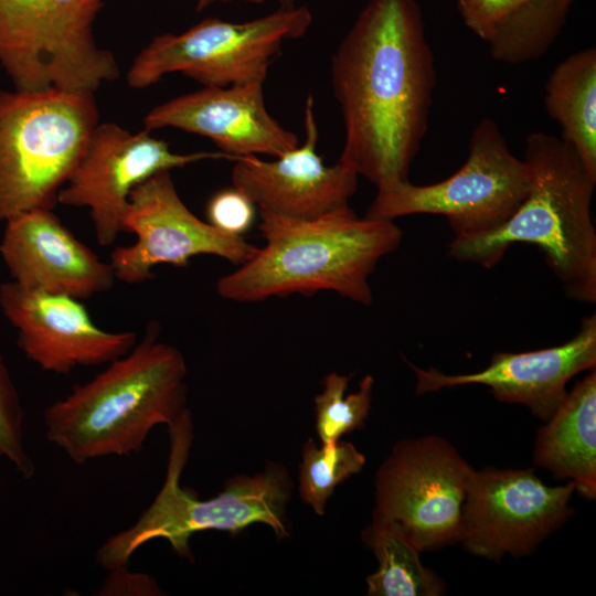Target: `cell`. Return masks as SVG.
I'll use <instances>...</instances> for the list:
<instances>
[{"label": "cell", "instance_id": "cell-1", "mask_svg": "<svg viewBox=\"0 0 596 596\" xmlns=\"http://www.w3.org/2000/svg\"><path fill=\"white\" fill-rule=\"evenodd\" d=\"M338 162L376 188L408 181L428 127L435 58L417 0H368L331 58Z\"/></svg>", "mask_w": 596, "mask_h": 596}, {"label": "cell", "instance_id": "cell-2", "mask_svg": "<svg viewBox=\"0 0 596 596\" xmlns=\"http://www.w3.org/2000/svg\"><path fill=\"white\" fill-rule=\"evenodd\" d=\"M159 331L150 322L127 354L45 409L49 441L74 462L137 454L153 427L189 409L185 360Z\"/></svg>", "mask_w": 596, "mask_h": 596}, {"label": "cell", "instance_id": "cell-3", "mask_svg": "<svg viewBox=\"0 0 596 596\" xmlns=\"http://www.w3.org/2000/svg\"><path fill=\"white\" fill-rule=\"evenodd\" d=\"M259 215L258 230L266 244L217 280V294L227 300L253 302L332 290L370 305L369 278L403 235L394 221L359 217L349 205L306 221L262 210Z\"/></svg>", "mask_w": 596, "mask_h": 596}, {"label": "cell", "instance_id": "cell-4", "mask_svg": "<svg viewBox=\"0 0 596 596\" xmlns=\"http://www.w3.org/2000/svg\"><path fill=\"white\" fill-rule=\"evenodd\" d=\"M523 159L531 183L520 206L491 232L454 237L448 255L491 268L511 245L532 244L543 252L546 264L571 298L595 304L596 231L592 199L596 180L574 149L551 134H530Z\"/></svg>", "mask_w": 596, "mask_h": 596}, {"label": "cell", "instance_id": "cell-5", "mask_svg": "<svg viewBox=\"0 0 596 596\" xmlns=\"http://www.w3.org/2000/svg\"><path fill=\"white\" fill-rule=\"evenodd\" d=\"M168 428L170 453L164 482L134 525L98 547L99 566L109 571L126 566L134 552L155 539L167 540L179 556L191 560L190 538L209 530L237 534L251 524L263 523L270 526L278 539L289 536L286 508L294 485L283 465L267 461L263 471L233 477L222 492L200 500L180 486L193 440L190 411Z\"/></svg>", "mask_w": 596, "mask_h": 596}, {"label": "cell", "instance_id": "cell-6", "mask_svg": "<svg viewBox=\"0 0 596 596\" xmlns=\"http://www.w3.org/2000/svg\"><path fill=\"white\" fill-rule=\"evenodd\" d=\"M94 94L0 89V222L57 204L98 124Z\"/></svg>", "mask_w": 596, "mask_h": 596}, {"label": "cell", "instance_id": "cell-7", "mask_svg": "<svg viewBox=\"0 0 596 596\" xmlns=\"http://www.w3.org/2000/svg\"><path fill=\"white\" fill-rule=\"evenodd\" d=\"M105 0H0V65L18 91L95 93L115 81L114 54L97 45Z\"/></svg>", "mask_w": 596, "mask_h": 596}, {"label": "cell", "instance_id": "cell-8", "mask_svg": "<svg viewBox=\"0 0 596 596\" xmlns=\"http://www.w3.org/2000/svg\"><path fill=\"white\" fill-rule=\"evenodd\" d=\"M530 183L524 159L511 152L493 119L482 118L460 169L433 184L408 180L379 188L365 216L394 221L414 214L444 215L456 238L477 236L502 225L525 199Z\"/></svg>", "mask_w": 596, "mask_h": 596}, {"label": "cell", "instance_id": "cell-9", "mask_svg": "<svg viewBox=\"0 0 596 596\" xmlns=\"http://www.w3.org/2000/svg\"><path fill=\"white\" fill-rule=\"evenodd\" d=\"M311 23L309 8L297 4L244 22L205 19L182 33L153 38L126 79L132 88L153 85L170 73L215 87L265 81L283 42L301 38Z\"/></svg>", "mask_w": 596, "mask_h": 596}, {"label": "cell", "instance_id": "cell-10", "mask_svg": "<svg viewBox=\"0 0 596 596\" xmlns=\"http://www.w3.org/2000/svg\"><path fill=\"white\" fill-rule=\"evenodd\" d=\"M473 468L447 440H401L377 469L372 521L392 523L419 551L458 542Z\"/></svg>", "mask_w": 596, "mask_h": 596}, {"label": "cell", "instance_id": "cell-11", "mask_svg": "<svg viewBox=\"0 0 596 596\" xmlns=\"http://www.w3.org/2000/svg\"><path fill=\"white\" fill-rule=\"evenodd\" d=\"M572 481L551 487L532 468L475 470L461 509L458 542L476 556L530 554L574 512Z\"/></svg>", "mask_w": 596, "mask_h": 596}, {"label": "cell", "instance_id": "cell-12", "mask_svg": "<svg viewBox=\"0 0 596 596\" xmlns=\"http://www.w3.org/2000/svg\"><path fill=\"white\" fill-rule=\"evenodd\" d=\"M123 231L136 235L127 246L110 254L116 279L141 284L155 278L159 264L188 265L193 256L215 255L243 265L258 247L242 236L225 233L196 217L180 199L170 171H161L130 193L123 217Z\"/></svg>", "mask_w": 596, "mask_h": 596}, {"label": "cell", "instance_id": "cell-13", "mask_svg": "<svg viewBox=\"0 0 596 596\" xmlns=\"http://www.w3.org/2000/svg\"><path fill=\"white\" fill-rule=\"evenodd\" d=\"M220 158L231 159L222 151L175 153L149 130L132 134L114 123L97 124L79 162L60 190L57 203L87 207L97 242L108 246L123 231L129 196L137 185L158 172Z\"/></svg>", "mask_w": 596, "mask_h": 596}, {"label": "cell", "instance_id": "cell-14", "mask_svg": "<svg viewBox=\"0 0 596 596\" xmlns=\"http://www.w3.org/2000/svg\"><path fill=\"white\" fill-rule=\"evenodd\" d=\"M0 309L17 329L25 356L47 372L67 374L77 366L108 364L137 342L134 331L100 329L78 299L12 280L0 286Z\"/></svg>", "mask_w": 596, "mask_h": 596}, {"label": "cell", "instance_id": "cell-15", "mask_svg": "<svg viewBox=\"0 0 596 596\" xmlns=\"http://www.w3.org/2000/svg\"><path fill=\"white\" fill-rule=\"evenodd\" d=\"M595 365V313L582 320L571 340L528 352H496L489 365L479 372L450 375L435 368L424 370L409 363L416 376L417 395L462 385H486L497 400L525 405L544 422L566 396L568 381Z\"/></svg>", "mask_w": 596, "mask_h": 596}, {"label": "cell", "instance_id": "cell-16", "mask_svg": "<svg viewBox=\"0 0 596 596\" xmlns=\"http://www.w3.org/2000/svg\"><path fill=\"white\" fill-rule=\"evenodd\" d=\"M304 123V143L275 161L256 156L236 158L232 182L259 210L306 221L349 205L359 175L340 162L326 166L318 155L319 129L311 95L306 100Z\"/></svg>", "mask_w": 596, "mask_h": 596}, {"label": "cell", "instance_id": "cell-17", "mask_svg": "<svg viewBox=\"0 0 596 596\" xmlns=\"http://www.w3.org/2000/svg\"><path fill=\"white\" fill-rule=\"evenodd\" d=\"M264 82L204 88L153 107L146 130L177 128L211 139L232 160L267 155L279 158L299 146L297 136L269 113Z\"/></svg>", "mask_w": 596, "mask_h": 596}, {"label": "cell", "instance_id": "cell-18", "mask_svg": "<svg viewBox=\"0 0 596 596\" xmlns=\"http://www.w3.org/2000/svg\"><path fill=\"white\" fill-rule=\"evenodd\" d=\"M0 255L12 281L32 289L78 300L110 290L116 276L49 209L7 220Z\"/></svg>", "mask_w": 596, "mask_h": 596}, {"label": "cell", "instance_id": "cell-19", "mask_svg": "<svg viewBox=\"0 0 596 596\" xmlns=\"http://www.w3.org/2000/svg\"><path fill=\"white\" fill-rule=\"evenodd\" d=\"M533 464L567 478L585 498L596 497V372L567 392L536 435Z\"/></svg>", "mask_w": 596, "mask_h": 596}, {"label": "cell", "instance_id": "cell-20", "mask_svg": "<svg viewBox=\"0 0 596 596\" xmlns=\"http://www.w3.org/2000/svg\"><path fill=\"white\" fill-rule=\"evenodd\" d=\"M544 106L561 127V139L596 180V49L577 51L561 61L545 84Z\"/></svg>", "mask_w": 596, "mask_h": 596}, {"label": "cell", "instance_id": "cell-21", "mask_svg": "<svg viewBox=\"0 0 596 596\" xmlns=\"http://www.w3.org/2000/svg\"><path fill=\"white\" fill-rule=\"evenodd\" d=\"M363 542L377 558L379 570L368 576L370 596H437L444 584L419 558V551L392 523L371 522Z\"/></svg>", "mask_w": 596, "mask_h": 596}, {"label": "cell", "instance_id": "cell-22", "mask_svg": "<svg viewBox=\"0 0 596 596\" xmlns=\"http://www.w3.org/2000/svg\"><path fill=\"white\" fill-rule=\"evenodd\" d=\"M574 0H528L489 40L491 56L520 64L543 56L561 33Z\"/></svg>", "mask_w": 596, "mask_h": 596}, {"label": "cell", "instance_id": "cell-23", "mask_svg": "<svg viewBox=\"0 0 596 596\" xmlns=\"http://www.w3.org/2000/svg\"><path fill=\"white\" fill-rule=\"evenodd\" d=\"M365 457L354 445L337 440L319 448L312 438L302 447L299 468V494L318 515L338 485L362 470Z\"/></svg>", "mask_w": 596, "mask_h": 596}, {"label": "cell", "instance_id": "cell-24", "mask_svg": "<svg viewBox=\"0 0 596 596\" xmlns=\"http://www.w3.org/2000/svg\"><path fill=\"white\" fill-rule=\"evenodd\" d=\"M322 383L323 391L315 397V407L316 429L324 445L364 426L371 409L374 380L371 375L364 376L359 390L347 396L348 376L331 372Z\"/></svg>", "mask_w": 596, "mask_h": 596}, {"label": "cell", "instance_id": "cell-25", "mask_svg": "<svg viewBox=\"0 0 596 596\" xmlns=\"http://www.w3.org/2000/svg\"><path fill=\"white\" fill-rule=\"evenodd\" d=\"M23 411L17 389L0 354V456L8 458L24 478L34 465L23 445Z\"/></svg>", "mask_w": 596, "mask_h": 596}, {"label": "cell", "instance_id": "cell-26", "mask_svg": "<svg viewBox=\"0 0 596 596\" xmlns=\"http://www.w3.org/2000/svg\"><path fill=\"white\" fill-rule=\"evenodd\" d=\"M528 0H457L467 28L485 42Z\"/></svg>", "mask_w": 596, "mask_h": 596}, {"label": "cell", "instance_id": "cell-27", "mask_svg": "<svg viewBox=\"0 0 596 596\" xmlns=\"http://www.w3.org/2000/svg\"><path fill=\"white\" fill-rule=\"evenodd\" d=\"M254 203L237 189L216 193L209 202L207 216L216 228L242 236L255 216Z\"/></svg>", "mask_w": 596, "mask_h": 596}, {"label": "cell", "instance_id": "cell-28", "mask_svg": "<svg viewBox=\"0 0 596 596\" xmlns=\"http://www.w3.org/2000/svg\"><path fill=\"white\" fill-rule=\"evenodd\" d=\"M227 1H231V0H198L196 10L201 11L216 2H227ZM244 1L253 3V4H262L265 2V0H244Z\"/></svg>", "mask_w": 596, "mask_h": 596}, {"label": "cell", "instance_id": "cell-29", "mask_svg": "<svg viewBox=\"0 0 596 596\" xmlns=\"http://www.w3.org/2000/svg\"><path fill=\"white\" fill-rule=\"evenodd\" d=\"M281 9H289L296 6V0H279Z\"/></svg>", "mask_w": 596, "mask_h": 596}]
</instances>
